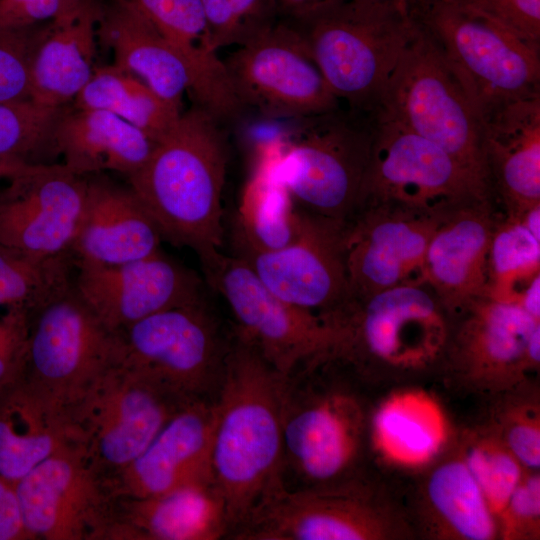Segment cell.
Returning a JSON list of instances; mask_svg holds the SVG:
<instances>
[{
	"label": "cell",
	"instance_id": "obj_1",
	"mask_svg": "<svg viewBox=\"0 0 540 540\" xmlns=\"http://www.w3.org/2000/svg\"><path fill=\"white\" fill-rule=\"evenodd\" d=\"M280 375L234 327L215 400L211 472L227 509L229 536L282 482Z\"/></svg>",
	"mask_w": 540,
	"mask_h": 540
},
{
	"label": "cell",
	"instance_id": "obj_2",
	"mask_svg": "<svg viewBox=\"0 0 540 540\" xmlns=\"http://www.w3.org/2000/svg\"><path fill=\"white\" fill-rule=\"evenodd\" d=\"M347 365L330 354L282 376L285 489L338 485L361 477L370 408Z\"/></svg>",
	"mask_w": 540,
	"mask_h": 540
},
{
	"label": "cell",
	"instance_id": "obj_3",
	"mask_svg": "<svg viewBox=\"0 0 540 540\" xmlns=\"http://www.w3.org/2000/svg\"><path fill=\"white\" fill-rule=\"evenodd\" d=\"M220 122L200 106L181 114L145 164L127 176L162 238L199 258L221 250L226 147Z\"/></svg>",
	"mask_w": 540,
	"mask_h": 540
},
{
	"label": "cell",
	"instance_id": "obj_4",
	"mask_svg": "<svg viewBox=\"0 0 540 540\" xmlns=\"http://www.w3.org/2000/svg\"><path fill=\"white\" fill-rule=\"evenodd\" d=\"M320 315L336 332L330 355L361 382L403 381L442 364L451 320L425 282L347 295Z\"/></svg>",
	"mask_w": 540,
	"mask_h": 540
},
{
	"label": "cell",
	"instance_id": "obj_5",
	"mask_svg": "<svg viewBox=\"0 0 540 540\" xmlns=\"http://www.w3.org/2000/svg\"><path fill=\"white\" fill-rule=\"evenodd\" d=\"M413 25L433 43L479 120L540 94V45L458 0H408Z\"/></svg>",
	"mask_w": 540,
	"mask_h": 540
},
{
	"label": "cell",
	"instance_id": "obj_6",
	"mask_svg": "<svg viewBox=\"0 0 540 540\" xmlns=\"http://www.w3.org/2000/svg\"><path fill=\"white\" fill-rule=\"evenodd\" d=\"M292 25L333 94L363 112L378 107L415 33L395 0H341Z\"/></svg>",
	"mask_w": 540,
	"mask_h": 540
},
{
	"label": "cell",
	"instance_id": "obj_7",
	"mask_svg": "<svg viewBox=\"0 0 540 540\" xmlns=\"http://www.w3.org/2000/svg\"><path fill=\"white\" fill-rule=\"evenodd\" d=\"M408 515L364 477L288 490L264 501L235 540H397L413 536Z\"/></svg>",
	"mask_w": 540,
	"mask_h": 540
},
{
	"label": "cell",
	"instance_id": "obj_8",
	"mask_svg": "<svg viewBox=\"0 0 540 540\" xmlns=\"http://www.w3.org/2000/svg\"><path fill=\"white\" fill-rule=\"evenodd\" d=\"M302 120L277 166L280 179L301 210L347 223L361 202L374 111L338 108Z\"/></svg>",
	"mask_w": 540,
	"mask_h": 540
},
{
	"label": "cell",
	"instance_id": "obj_9",
	"mask_svg": "<svg viewBox=\"0 0 540 540\" xmlns=\"http://www.w3.org/2000/svg\"><path fill=\"white\" fill-rule=\"evenodd\" d=\"M118 360V334L100 321L72 285L28 317L18 377L72 416Z\"/></svg>",
	"mask_w": 540,
	"mask_h": 540
},
{
	"label": "cell",
	"instance_id": "obj_10",
	"mask_svg": "<svg viewBox=\"0 0 540 540\" xmlns=\"http://www.w3.org/2000/svg\"><path fill=\"white\" fill-rule=\"evenodd\" d=\"M377 108L438 145L490 190L480 120L442 56L416 27Z\"/></svg>",
	"mask_w": 540,
	"mask_h": 540
},
{
	"label": "cell",
	"instance_id": "obj_11",
	"mask_svg": "<svg viewBox=\"0 0 540 540\" xmlns=\"http://www.w3.org/2000/svg\"><path fill=\"white\" fill-rule=\"evenodd\" d=\"M450 319L440 368L455 387L493 399L539 371L540 320L520 305L483 296Z\"/></svg>",
	"mask_w": 540,
	"mask_h": 540
},
{
	"label": "cell",
	"instance_id": "obj_12",
	"mask_svg": "<svg viewBox=\"0 0 540 540\" xmlns=\"http://www.w3.org/2000/svg\"><path fill=\"white\" fill-rule=\"evenodd\" d=\"M119 362L189 401H215L228 334L206 300L170 308L117 332Z\"/></svg>",
	"mask_w": 540,
	"mask_h": 540
},
{
	"label": "cell",
	"instance_id": "obj_13",
	"mask_svg": "<svg viewBox=\"0 0 540 540\" xmlns=\"http://www.w3.org/2000/svg\"><path fill=\"white\" fill-rule=\"evenodd\" d=\"M190 402L118 361L76 406L72 418L88 461L109 481Z\"/></svg>",
	"mask_w": 540,
	"mask_h": 540
},
{
	"label": "cell",
	"instance_id": "obj_14",
	"mask_svg": "<svg viewBox=\"0 0 540 540\" xmlns=\"http://www.w3.org/2000/svg\"><path fill=\"white\" fill-rule=\"evenodd\" d=\"M491 197L486 185L438 145L382 110H374L371 155L360 205L381 202L446 210L491 201Z\"/></svg>",
	"mask_w": 540,
	"mask_h": 540
},
{
	"label": "cell",
	"instance_id": "obj_15",
	"mask_svg": "<svg viewBox=\"0 0 540 540\" xmlns=\"http://www.w3.org/2000/svg\"><path fill=\"white\" fill-rule=\"evenodd\" d=\"M199 259L206 282L231 308L234 328L280 375L332 351L336 342L332 325L276 296L241 258L219 250Z\"/></svg>",
	"mask_w": 540,
	"mask_h": 540
},
{
	"label": "cell",
	"instance_id": "obj_16",
	"mask_svg": "<svg viewBox=\"0 0 540 540\" xmlns=\"http://www.w3.org/2000/svg\"><path fill=\"white\" fill-rule=\"evenodd\" d=\"M224 62L232 90L244 106L269 118H306L340 108L292 24L277 20Z\"/></svg>",
	"mask_w": 540,
	"mask_h": 540
},
{
	"label": "cell",
	"instance_id": "obj_17",
	"mask_svg": "<svg viewBox=\"0 0 540 540\" xmlns=\"http://www.w3.org/2000/svg\"><path fill=\"white\" fill-rule=\"evenodd\" d=\"M15 484L33 540H106L116 496L81 445L53 454Z\"/></svg>",
	"mask_w": 540,
	"mask_h": 540
},
{
	"label": "cell",
	"instance_id": "obj_18",
	"mask_svg": "<svg viewBox=\"0 0 540 540\" xmlns=\"http://www.w3.org/2000/svg\"><path fill=\"white\" fill-rule=\"evenodd\" d=\"M448 210L362 203L345 228L348 295L368 296L405 283L425 282L426 250Z\"/></svg>",
	"mask_w": 540,
	"mask_h": 540
},
{
	"label": "cell",
	"instance_id": "obj_19",
	"mask_svg": "<svg viewBox=\"0 0 540 540\" xmlns=\"http://www.w3.org/2000/svg\"><path fill=\"white\" fill-rule=\"evenodd\" d=\"M301 212L300 232L289 245L272 251H256L233 244V255L245 261L276 296L320 314L348 295L344 251L346 223Z\"/></svg>",
	"mask_w": 540,
	"mask_h": 540
},
{
	"label": "cell",
	"instance_id": "obj_20",
	"mask_svg": "<svg viewBox=\"0 0 540 540\" xmlns=\"http://www.w3.org/2000/svg\"><path fill=\"white\" fill-rule=\"evenodd\" d=\"M10 180L0 193V244L35 256L70 255L88 180L64 164H39Z\"/></svg>",
	"mask_w": 540,
	"mask_h": 540
},
{
	"label": "cell",
	"instance_id": "obj_21",
	"mask_svg": "<svg viewBox=\"0 0 540 540\" xmlns=\"http://www.w3.org/2000/svg\"><path fill=\"white\" fill-rule=\"evenodd\" d=\"M75 268L76 292L115 333L155 313L206 300L196 273L161 250L125 264Z\"/></svg>",
	"mask_w": 540,
	"mask_h": 540
},
{
	"label": "cell",
	"instance_id": "obj_22",
	"mask_svg": "<svg viewBox=\"0 0 540 540\" xmlns=\"http://www.w3.org/2000/svg\"><path fill=\"white\" fill-rule=\"evenodd\" d=\"M215 401L186 404L128 467L109 480L115 496L149 497L212 477Z\"/></svg>",
	"mask_w": 540,
	"mask_h": 540
},
{
	"label": "cell",
	"instance_id": "obj_23",
	"mask_svg": "<svg viewBox=\"0 0 540 540\" xmlns=\"http://www.w3.org/2000/svg\"><path fill=\"white\" fill-rule=\"evenodd\" d=\"M496 223L490 201L462 205L447 211L429 241L424 281L450 317L486 296Z\"/></svg>",
	"mask_w": 540,
	"mask_h": 540
},
{
	"label": "cell",
	"instance_id": "obj_24",
	"mask_svg": "<svg viewBox=\"0 0 540 540\" xmlns=\"http://www.w3.org/2000/svg\"><path fill=\"white\" fill-rule=\"evenodd\" d=\"M228 533L226 504L212 476L155 496H116L106 540H218Z\"/></svg>",
	"mask_w": 540,
	"mask_h": 540
},
{
	"label": "cell",
	"instance_id": "obj_25",
	"mask_svg": "<svg viewBox=\"0 0 540 540\" xmlns=\"http://www.w3.org/2000/svg\"><path fill=\"white\" fill-rule=\"evenodd\" d=\"M491 194L509 215L540 203V94L507 102L480 119Z\"/></svg>",
	"mask_w": 540,
	"mask_h": 540
},
{
	"label": "cell",
	"instance_id": "obj_26",
	"mask_svg": "<svg viewBox=\"0 0 540 540\" xmlns=\"http://www.w3.org/2000/svg\"><path fill=\"white\" fill-rule=\"evenodd\" d=\"M162 235L135 193L88 180L82 219L71 247L77 265L113 266L160 251Z\"/></svg>",
	"mask_w": 540,
	"mask_h": 540
},
{
	"label": "cell",
	"instance_id": "obj_27",
	"mask_svg": "<svg viewBox=\"0 0 540 540\" xmlns=\"http://www.w3.org/2000/svg\"><path fill=\"white\" fill-rule=\"evenodd\" d=\"M414 508L416 529L430 539H499L497 517L455 445L429 465Z\"/></svg>",
	"mask_w": 540,
	"mask_h": 540
},
{
	"label": "cell",
	"instance_id": "obj_28",
	"mask_svg": "<svg viewBox=\"0 0 540 540\" xmlns=\"http://www.w3.org/2000/svg\"><path fill=\"white\" fill-rule=\"evenodd\" d=\"M101 13L92 0H82L36 34L29 71L31 99L62 107L84 88L96 69Z\"/></svg>",
	"mask_w": 540,
	"mask_h": 540
},
{
	"label": "cell",
	"instance_id": "obj_29",
	"mask_svg": "<svg viewBox=\"0 0 540 540\" xmlns=\"http://www.w3.org/2000/svg\"><path fill=\"white\" fill-rule=\"evenodd\" d=\"M139 10L181 56L192 76L198 106L219 122L243 106L230 85L224 62L213 47L201 0H121Z\"/></svg>",
	"mask_w": 540,
	"mask_h": 540
},
{
	"label": "cell",
	"instance_id": "obj_30",
	"mask_svg": "<svg viewBox=\"0 0 540 540\" xmlns=\"http://www.w3.org/2000/svg\"><path fill=\"white\" fill-rule=\"evenodd\" d=\"M81 445L72 416L18 376L0 386V475L17 482L53 454Z\"/></svg>",
	"mask_w": 540,
	"mask_h": 540
},
{
	"label": "cell",
	"instance_id": "obj_31",
	"mask_svg": "<svg viewBox=\"0 0 540 540\" xmlns=\"http://www.w3.org/2000/svg\"><path fill=\"white\" fill-rule=\"evenodd\" d=\"M450 427L440 403L416 388L393 391L370 409L368 448L386 464L423 468L448 447Z\"/></svg>",
	"mask_w": 540,
	"mask_h": 540
},
{
	"label": "cell",
	"instance_id": "obj_32",
	"mask_svg": "<svg viewBox=\"0 0 540 540\" xmlns=\"http://www.w3.org/2000/svg\"><path fill=\"white\" fill-rule=\"evenodd\" d=\"M98 39L114 55V65L140 79L167 101L181 106L192 76L181 56L157 28L131 4L115 0L102 10Z\"/></svg>",
	"mask_w": 540,
	"mask_h": 540
},
{
	"label": "cell",
	"instance_id": "obj_33",
	"mask_svg": "<svg viewBox=\"0 0 540 540\" xmlns=\"http://www.w3.org/2000/svg\"><path fill=\"white\" fill-rule=\"evenodd\" d=\"M53 143L64 165L76 174L115 171L127 176L145 164L156 144L110 112L82 108L62 113Z\"/></svg>",
	"mask_w": 540,
	"mask_h": 540
},
{
	"label": "cell",
	"instance_id": "obj_34",
	"mask_svg": "<svg viewBox=\"0 0 540 540\" xmlns=\"http://www.w3.org/2000/svg\"><path fill=\"white\" fill-rule=\"evenodd\" d=\"M77 108L110 112L141 130L155 143L178 122L180 107L114 64L98 67L75 97Z\"/></svg>",
	"mask_w": 540,
	"mask_h": 540
},
{
	"label": "cell",
	"instance_id": "obj_35",
	"mask_svg": "<svg viewBox=\"0 0 540 540\" xmlns=\"http://www.w3.org/2000/svg\"><path fill=\"white\" fill-rule=\"evenodd\" d=\"M302 212L286 190L278 168L261 171L244 191L233 230V244L272 251L292 243Z\"/></svg>",
	"mask_w": 540,
	"mask_h": 540
},
{
	"label": "cell",
	"instance_id": "obj_36",
	"mask_svg": "<svg viewBox=\"0 0 540 540\" xmlns=\"http://www.w3.org/2000/svg\"><path fill=\"white\" fill-rule=\"evenodd\" d=\"M71 256H35L0 244V305L28 316L72 285Z\"/></svg>",
	"mask_w": 540,
	"mask_h": 540
},
{
	"label": "cell",
	"instance_id": "obj_37",
	"mask_svg": "<svg viewBox=\"0 0 540 540\" xmlns=\"http://www.w3.org/2000/svg\"><path fill=\"white\" fill-rule=\"evenodd\" d=\"M540 275V238L533 235L516 215L497 222L488 263L486 296L518 304L530 281Z\"/></svg>",
	"mask_w": 540,
	"mask_h": 540
},
{
	"label": "cell",
	"instance_id": "obj_38",
	"mask_svg": "<svg viewBox=\"0 0 540 540\" xmlns=\"http://www.w3.org/2000/svg\"><path fill=\"white\" fill-rule=\"evenodd\" d=\"M455 446L499 521L526 470L488 423L463 430Z\"/></svg>",
	"mask_w": 540,
	"mask_h": 540
},
{
	"label": "cell",
	"instance_id": "obj_39",
	"mask_svg": "<svg viewBox=\"0 0 540 540\" xmlns=\"http://www.w3.org/2000/svg\"><path fill=\"white\" fill-rule=\"evenodd\" d=\"M487 422L526 471L540 469V399L530 383L493 398Z\"/></svg>",
	"mask_w": 540,
	"mask_h": 540
},
{
	"label": "cell",
	"instance_id": "obj_40",
	"mask_svg": "<svg viewBox=\"0 0 540 540\" xmlns=\"http://www.w3.org/2000/svg\"><path fill=\"white\" fill-rule=\"evenodd\" d=\"M62 113V107L31 98L0 102V159L34 164L33 156L55 152L53 133Z\"/></svg>",
	"mask_w": 540,
	"mask_h": 540
},
{
	"label": "cell",
	"instance_id": "obj_41",
	"mask_svg": "<svg viewBox=\"0 0 540 540\" xmlns=\"http://www.w3.org/2000/svg\"><path fill=\"white\" fill-rule=\"evenodd\" d=\"M213 47L252 41L278 19L274 0H201Z\"/></svg>",
	"mask_w": 540,
	"mask_h": 540
},
{
	"label": "cell",
	"instance_id": "obj_42",
	"mask_svg": "<svg viewBox=\"0 0 540 540\" xmlns=\"http://www.w3.org/2000/svg\"><path fill=\"white\" fill-rule=\"evenodd\" d=\"M499 539L540 538V472L526 471L499 517Z\"/></svg>",
	"mask_w": 540,
	"mask_h": 540
},
{
	"label": "cell",
	"instance_id": "obj_43",
	"mask_svg": "<svg viewBox=\"0 0 540 540\" xmlns=\"http://www.w3.org/2000/svg\"><path fill=\"white\" fill-rule=\"evenodd\" d=\"M0 28V102L30 98V60L36 34Z\"/></svg>",
	"mask_w": 540,
	"mask_h": 540
},
{
	"label": "cell",
	"instance_id": "obj_44",
	"mask_svg": "<svg viewBox=\"0 0 540 540\" xmlns=\"http://www.w3.org/2000/svg\"><path fill=\"white\" fill-rule=\"evenodd\" d=\"M540 45V0H458Z\"/></svg>",
	"mask_w": 540,
	"mask_h": 540
},
{
	"label": "cell",
	"instance_id": "obj_45",
	"mask_svg": "<svg viewBox=\"0 0 540 540\" xmlns=\"http://www.w3.org/2000/svg\"><path fill=\"white\" fill-rule=\"evenodd\" d=\"M82 0H0V28L27 29L54 20L75 8Z\"/></svg>",
	"mask_w": 540,
	"mask_h": 540
},
{
	"label": "cell",
	"instance_id": "obj_46",
	"mask_svg": "<svg viewBox=\"0 0 540 540\" xmlns=\"http://www.w3.org/2000/svg\"><path fill=\"white\" fill-rule=\"evenodd\" d=\"M15 483L0 475V540H33L24 522Z\"/></svg>",
	"mask_w": 540,
	"mask_h": 540
},
{
	"label": "cell",
	"instance_id": "obj_47",
	"mask_svg": "<svg viewBox=\"0 0 540 540\" xmlns=\"http://www.w3.org/2000/svg\"><path fill=\"white\" fill-rule=\"evenodd\" d=\"M28 314L23 310L11 309L0 321V350L19 351L25 348Z\"/></svg>",
	"mask_w": 540,
	"mask_h": 540
},
{
	"label": "cell",
	"instance_id": "obj_48",
	"mask_svg": "<svg viewBox=\"0 0 540 540\" xmlns=\"http://www.w3.org/2000/svg\"><path fill=\"white\" fill-rule=\"evenodd\" d=\"M341 0H274L277 19L298 23Z\"/></svg>",
	"mask_w": 540,
	"mask_h": 540
},
{
	"label": "cell",
	"instance_id": "obj_49",
	"mask_svg": "<svg viewBox=\"0 0 540 540\" xmlns=\"http://www.w3.org/2000/svg\"><path fill=\"white\" fill-rule=\"evenodd\" d=\"M24 357V349L19 351L0 350V386L18 376Z\"/></svg>",
	"mask_w": 540,
	"mask_h": 540
},
{
	"label": "cell",
	"instance_id": "obj_50",
	"mask_svg": "<svg viewBox=\"0 0 540 540\" xmlns=\"http://www.w3.org/2000/svg\"><path fill=\"white\" fill-rule=\"evenodd\" d=\"M520 305L532 317L540 320V275L533 278L519 296Z\"/></svg>",
	"mask_w": 540,
	"mask_h": 540
},
{
	"label": "cell",
	"instance_id": "obj_51",
	"mask_svg": "<svg viewBox=\"0 0 540 540\" xmlns=\"http://www.w3.org/2000/svg\"><path fill=\"white\" fill-rule=\"evenodd\" d=\"M39 164L23 161L0 159V178L12 179L33 170Z\"/></svg>",
	"mask_w": 540,
	"mask_h": 540
},
{
	"label": "cell",
	"instance_id": "obj_52",
	"mask_svg": "<svg viewBox=\"0 0 540 540\" xmlns=\"http://www.w3.org/2000/svg\"><path fill=\"white\" fill-rule=\"evenodd\" d=\"M396 2H398L399 4H401L402 6H404L405 8H407V1L408 0H395Z\"/></svg>",
	"mask_w": 540,
	"mask_h": 540
}]
</instances>
